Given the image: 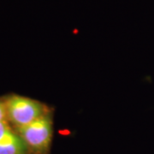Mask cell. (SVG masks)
<instances>
[{
    "label": "cell",
    "mask_w": 154,
    "mask_h": 154,
    "mask_svg": "<svg viewBox=\"0 0 154 154\" xmlns=\"http://www.w3.org/2000/svg\"><path fill=\"white\" fill-rule=\"evenodd\" d=\"M31 152L17 133L13 137L0 142V154H29Z\"/></svg>",
    "instance_id": "3957f363"
},
{
    "label": "cell",
    "mask_w": 154,
    "mask_h": 154,
    "mask_svg": "<svg viewBox=\"0 0 154 154\" xmlns=\"http://www.w3.org/2000/svg\"><path fill=\"white\" fill-rule=\"evenodd\" d=\"M7 120V113H6V106L5 100L0 99V122Z\"/></svg>",
    "instance_id": "5b68a950"
},
{
    "label": "cell",
    "mask_w": 154,
    "mask_h": 154,
    "mask_svg": "<svg viewBox=\"0 0 154 154\" xmlns=\"http://www.w3.org/2000/svg\"><path fill=\"white\" fill-rule=\"evenodd\" d=\"M17 132L11 128V123L8 120L0 122V142L9 140L16 135Z\"/></svg>",
    "instance_id": "277c9868"
},
{
    "label": "cell",
    "mask_w": 154,
    "mask_h": 154,
    "mask_svg": "<svg viewBox=\"0 0 154 154\" xmlns=\"http://www.w3.org/2000/svg\"><path fill=\"white\" fill-rule=\"evenodd\" d=\"M16 132L24 140L31 152L46 154L49 151L53 135L51 114L50 113L28 125L17 128Z\"/></svg>",
    "instance_id": "7a4b0ae2"
},
{
    "label": "cell",
    "mask_w": 154,
    "mask_h": 154,
    "mask_svg": "<svg viewBox=\"0 0 154 154\" xmlns=\"http://www.w3.org/2000/svg\"><path fill=\"white\" fill-rule=\"evenodd\" d=\"M5 102L7 120L15 128L28 125L51 113L46 105L21 95H11Z\"/></svg>",
    "instance_id": "6da1fadb"
}]
</instances>
